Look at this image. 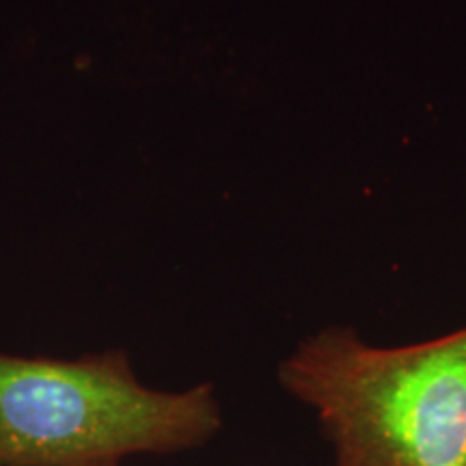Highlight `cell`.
Segmentation results:
<instances>
[{
	"label": "cell",
	"mask_w": 466,
	"mask_h": 466,
	"mask_svg": "<svg viewBox=\"0 0 466 466\" xmlns=\"http://www.w3.org/2000/svg\"><path fill=\"white\" fill-rule=\"evenodd\" d=\"M58 466H121L119 460H97V462H80V464H58Z\"/></svg>",
	"instance_id": "3957f363"
},
{
	"label": "cell",
	"mask_w": 466,
	"mask_h": 466,
	"mask_svg": "<svg viewBox=\"0 0 466 466\" xmlns=\"http://www.w3.org/2000/svg\"><path fill=\"white\" fill-rule=\"evenodd\" d=\"M223 430L209 382L160 391L121 350L80 359L0 354V466H58L168 456Z\"/></svg>",
	"instance_id": "7a4b0ae2"
},
{
	"label": "cell",
	"mask_w": 466,
	"mask_h": 466,
	"mask_svg": "<svg viewBox=\"0 0 466 466\" xmlns=\"http://www.w3.org/2000/svg\"><path fill=\"white\" fill-rule=\"evenodd\" d=\"M277 376L316 417L330 466H466V324L404 346L330 324Z\"/></svg>",
	"instance_id": "6da1fadb"
}]
</instances>
